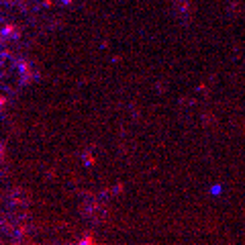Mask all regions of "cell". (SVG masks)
I'll return each mask as SVG.
<instances>
[{"label":"cell","instance_id":"6da1fadb","mask_svg":"<svg viewBox=\"0 0 245 245\" xmlns=\"http://www.w3.org/2000/svg\"><path fill=\"white\" fill-rule=\"evenodd\" d=\"M78 245H92V239H90V237H86L84 241H82V243H78Z\"/></svg>","mask_w":245,"mask_h":245}]
</instances>
